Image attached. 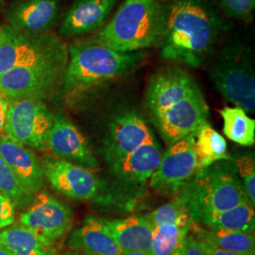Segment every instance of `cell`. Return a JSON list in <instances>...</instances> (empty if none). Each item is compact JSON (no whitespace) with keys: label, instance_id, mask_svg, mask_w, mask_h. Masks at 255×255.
Returning a JSON list of instances; mask_svg holds the SVG:
<instances>
[{"label":"cell","instance_id":"cell-1","mask_svg":"<svg viewBox=\"0 0 255 255\" xmlns=\"http://www.w3.org/2000/svg\"><path fill=\"white\" fill-rule=\"evenodd\" d=\"M160 44L164 59L201 66L217 45L225 25L206 0H168Z\"/></svg>","mask_w":255,"mask_h":255},{"label":"cell","instance_id":"cell-2","mask_svg":"<svg viewBox=\"0 0 255 255\" xmlns=\"http://www.w3.org/2000/svg\"><path fill=\"white\" fill-rule=\"evenodd\" d=\"M165 19L160 0H126L90 39L119 52H137L160 46Z\"/></svg>","mask_w":255,"mask_h":255},{"label":"cell","instance_id":"cell-3","mask_svg":"<svg viewBox=\"0 0 255 255\" xmlns=\"http://www.w3.org/2000/svg\"><path fill=\"white\" fill-rule=\"evenodd\" d=\"M143 57L140 51L119 52L90 38L77 40L68 46L64 92L87 91L116 81L134 69Z\"/></svg>","mask_w":255,"mask_h":255},{"label":"cell","instance_id":"cell-4","mask_svg":"<svg viewBox=\"0 0 255 255\" xmlns=\"http://www.w3.org/2000/svg\"><path fill=\"white\" fill-rule=\"evenodd\" d=\"M179 199L194 223L207 214L250 203L233 160L201 168L182 189Z\"/></svg>","mask_w":255,"mask_h":255},{"label":"cell","instance_id":"cell-5","mask_svg":"<svg viewBox=\"0 0 255 255\" xmlns=\"http://www.w3.org/2000/svg\"><path fill=\"white\" fill-rule=\"evenodd\" d=\"M67 62L68 47L52 32H27L9 26L0 30V75L16 67Z\"/></svg>","mask_w":255,"mask_h":255},{"label":"cell","instance_id":"cell-6","mask_svg":"<svg viewBox=\"0 0 255 255\" xmlns=\"http://www.w3.org/2000/svg\"><path fill=\"white\" fill-rule=\"evenodd\" d=\"M209 76L226 101L246 113H255V72L251 53L245 47H227L211 67Z\"/></svg>","mask_w":255,"mask_h":255},{"label":"cell","instance_id":"cell-7","mask_svg":"<svg viewBox=\"0 0 255 255\" xmlns=\"http://www.w3.org/2000/svg\"><path fill=\"white\" fill-rule=\"evenodd\" d=\"M8 103L3 136L21 146L45 149L54 115L44 101L23 99Z\"/></svg>","mask_w":255,"mask_h":255},{"label":"cell","instance_id":"cell-8","mask_svg":"<svg viewBox=\"0 0 255 255\" xmlns=\"http://www.w3.org/2000/svg\"><path fill=\"white\" fill-rule=\"evenodd\" d=\"M67 63L38 64L10 69L0 75V93L6 101L44 100L64 81Z\"/></svg>","mask_w":255,"mask_h":255},{"label":"cell","instance_id":"cell-9","mask_svg":"<svg viewBox=\"0 0 255 255\" xmlns=\"http://www.w3.org/2000/svg\"><path fill=\"white\" fill-rule=\"evenodd\" d=\"M195 134L192 133L170 145L162 155L159 166L149 182L154 191L164 196L181 194L201 169L195 153Z\"/></svg>","mask_w":255,"mask_h":255},{"label":"cell","instance_id":"cell-10","mask_svg":"<svg viewBox=\"0 0 255 255\" xmlns=\"http://www.w3.org/2000/svg\"><path fill=\"white\" fill-rule=\"evenodd\" d=\"M209 108L198 87L183 100L152 117L164 142L170 146L208 122Z\"/></svg>","mask_w":255,"mask_h":255},{"label":"cell","instance_id":"cell-11","mask_svg":"<svg viewBox=\"0 0 255 255\" xmlns=\"http://www.w3.org/2000/svg\"><path fill=\"white\" fill-rule=\"evenodd\" d=\"M19 220L49 246L67 234L73 224L71 210L46 192L37 195Z\"/></svg>","mask_w":255,"mask_h":255},{"label":"cell","instance_id":"cell-12","mask_svg":"<svg viewBox=\"0 0 255 255\" xmlns=\"http://www.w3.org/2000/svg\"><path fill=\"white\" fill-rule=\"evenodd\" d=\"M42 170L55 190L74 200H91L100 190L97 176L91 169L78 164L59 158H47L43 163Z\"/></svg>","mask_w":255,"mask_h":255},{"label":"cell","instance_id":"cell-13","mask_svg":"<svg viewBox=\"0 0 255 255\" xmlns=\"http://www.w3.org/2000/svg\"><path fill=\"white\" fill-rule=\"evenodd\" d=\"M199 86L186 70L168 66L153 74L146 91V107L151 118L183 100Z\"/></svg>","mask_w":255,"mask_h":255},{"label":"cell","instance_id":"cell-14","mask_svg":"<svg viewBox=\"0 0 255 255\" xmlns=\"http://www.w3.org/2000/svg\"><path fill=\"white\" fill-rule=\"evenodd\" d=\"M153 136L146 121L135 112L120 114L111 122L104 140L107 163L119 162Z\"/></svg>","mask_w":255,"mask_h":255},{"label":"cell","instance_id":"cell-15","mask_svg":"<svg viewBox=\"0 0 255 255\" xmlns=\"http://www.w3.org/2000/svg\"><path fill=\"white\" fill-rule=\"evenodd\" d=\"M46 147L59 159L88 169L98 168L99 163L90 145L81 131L61 115H56L47 136Z\"/></svg>","mask_w":255,"mask_h":255},{"label":"cell","instance_id":"cell-16","mask_svg":"<svg viewBox=\"0 0 255 255\" xmlns=\"http://www.w3.org/2000/svg\"><path fill=\"white\" fill-rule=\"evenodd\" d=\"M118 0H76L60 27L63 37L81 36L103 27Z\"/></svg>","mask_w":255,"mask_h":255},{"label":"cell","instance_id":"cell-17","mask_svg":"<svg viewBox=\"0 0 255 255\" xmlns=\"http://www.w3.org/2000/svg\"><path fill=\"white\" fill-rule=\"evenodd\" d=\"M162 155V148L153 136L110 166L115 176L122 182L139 184L150 179L160 164Z\"/></svg>","mask_w":255,"mask_h":255},{"label":"cell","instance_id":"cell-18","mask_svg":"<svg viewBox=\"0 0 255 255\" xmlns=\"http://www.w3.org/2000/svg\"><path fill=\"white\" fill-rule=\"evenodd\" d=\"M0 156L31 195L44 184V174L36 156L27 146H21L6 136L0 138Z\"/></svg>","mask_w":255,"mask_h":255},{"label":"cell","instance_id":"cell-19","mask_svg":"<svg viewBox=\"0 0 255 255\" xmlns=\"http://www.w3.org/2000/svg\"><path fill=\"white\" fill-rule=\"evenodd\" d=\"M59 15L57 0H20L9 11V27L27 32H46Z\"/></svg>","mask_w":255,"mask_h":255},{"label":"cell","instance_id":"cell-20","mask_svg":"<svg viewBox=\"0 0 255 255\" xmlns=\"http://www.w3.org/2000/svg\"><path fill=\"white\" fill-rule=\"evenodd\" d=\"M105 222L121 251L143 252L150 255L154 226L146 216L105 220Z\"/></svg>","mask_w":255,"mask_h":255},{"label":"cell","instance_id":"cell-21","mask_svg":"<svg viewBox=\"0 0 255 255\" xmlns=\"http://www.w3.org/2000/svg\"><path fill=\"white\" fill-rule=\"evenodd\" d=\"M69 244L87 255H122L105 220L88 218L71 235Z\"/></svg>","mask_w":255,"mask_h":255},{"label":"cell","instance_id":"cell-22","mask_svg":"<svg viewBox=\"0 0 255 255\" xmlns=\"http://www.w3.org/2000/svg\"><path fill=\"white\" fill-rule=\"evenodd\" d=\"M198 223L211 230H226L255 233V209L250 203H241L230 209L207 214Z\"/></svg>","mask_w":255,"mask_h":255},{"label":"cell","instance_id":"cell-23","mask_svg":"<svg viewBox=\"0 0 255 255\" xmlns=\"http://www.w3.org/2000/svg\"><path fill=\"white\" fill-rule=\"evenodd\" d=\"M0 245L12 255H52V246L21 224L0 230Z\"/></svg>","mask_w":255,"mask_h":255},{"label":"cell","instance_id":"cell-24","mask_svg":"<svg viewBox=\"0 0 255 255\" xmlns=\"http://www.w3.org/2000/svg\"><path fill=\"white\" fill-rule=\"evenodd\" d=\"M196 237L220 250L237 255H255V233L196 228Z\"/></svg>","mask_w":255,"mask_h":255},{"label":"cell","instance_id":"cell-25","mask_svg":"<svg viewBox=\"0 0 255 255\" xmlns=\"http://www.w3.org/2000/svg\"><path fill=\"white\" fill-rule=\"evenodd\" d=\"M195 153L200 168L207 167L223 160H233L228 153L224 137L207 123L203 124L195 134Z\"/></svg>","mask_w":255,"mask_h":255},{"label":"cell","instance_id":"cell-26","mask_svg":"<svg viewBox=\"0 0 255 255\" xmlns=\"http://www.w3.org/2000/svg\"><path fill=\"white\" fill-rule=\"evenodd\" d=\"M193 220L189 214L173 223L155 227L150 255H171L181 245L193 227Z\"/></svg>","mask_w":255,"mask_h":255},{"label":"cell","instance_id":"cell-27","mask_svg":"<svg viewBox=\"0 0 255 255\" xmlns=\"http://www.w3.org/2000/svg\"><path fill=\"white\" fill-rule=\"evenodd\" d=\"M223 119V132L240 146H252L255 142V121L239 107H225L219 112Z\"/></svg>","mask_w":255,"mask_h":255},{"label":"cell","instance_id":"cell-28","mask_svg":"<svg viewBox=\"0 0 255 255\" xmlns=\"http://www.w3.org/2000/svg\"><path fill=\"white\" fill-rule=\"evenodd\" d=\"M0 195L9 199L13 205L26 203L31 194L19 182L9 165L0 156Z\"/></svg>","mask_w":255,"mask_h":255},{"label":"cell","instance_id":"cell-29","mask_svg":"<svg viewBox=\"0 0 255 255\" xmlns=\"http://www.w3.org/2000/svg\"><path fill=\"white\" fill-rule=\"evenodd\" d=\"M233 162L237 168V176L246 194L251 205H255V162L254 155H242L233 157Z\"/></svg>","mask_w":255,"mask_h":255},{"label":"cell","instance_id":"cell-30","mask_svg":"<svg viewBox=\"0 0 255 255\" xmlns=\"http://www.w3.org/2000/svg\"><path fill=\"white\" fill-rule=\"evenodd\" d=\"M187 214L188 212L178 198L177 200L170 201L169 203H166L153 212L147 214L146 218L151 222L155 228L164 224L176 222Z\"/></svg>","mask_w":255,"mask_h":255},{"label":"cell","instance_id":"cell-31","mask_svg":"<svg viewBox=\"0 0 255 255\" xmlns=\"http://www.w3.org/2000/svg\"><path fill=\"white\" fill-rule=\"evenodd\" d=\"M224 12L231 18L251 20L255 9V0H219Z\"/></svg>","mask_w":255,"mask_h":255},{"label":"cell","instance_id":"cell-32","mask_svg":"<svg viewBox=\"0 0 255 255\" xmlns=\"http://www.w3.org/2000/svg\"><path fill=\"white\" fill-rule=\"evenodd\" d=\"M171 255H207L201 239L195 235H188Z\"/></svg>","mask_w":255,"mask_h":255},{"label":"cell","instance_id":"cell-33","mask_svg":"<svg viewBox=\"0 0 255 255\" xmlns=\"http://www.w3.org/2000/svg\"><path fill=\"white\" fill-rule=\"evenodd\" d=\"M14 222V205L9 199L0 195V230Z\"/></svg>","mask_w":255,"mask_h":255},{"label":"cell","instance_id":"cell-34","mask_svg":"<svg viewBox=\"0 0 255 255\" xmlns=\"http://www.w3.org/2000/svg\"><path fill=\"white\" fill-rule=\"evenodd\" d=\"M8 104H9L8 101H6V99L0 93V138L3 136V129H4V125H5Z\"/></svg>","mask_w":255,"mask_h":255},{"label":"cell","instance_id":"cell-35","mask_svg":"<svg viewBox=\"0 0 255 255\" xmlns=\"http://www.w3.org/2000/svg\"><path fill=\"white\" fill-rule=\"evenodd\" d=\"M202 243L204 245L207 255H235V254H232V253H229V252H226V251H223V250H220L219 248L213 246V245H211V244L207 243V242L202 241Z\"/></svg>","mask_w":255,"mask_h":255},{"label":"cell","instance_id":"cell-36","mask_svg":"<svg viewBox=\"0 0 255 255\" xmlns=\"http://www.w3.org/2000/svg\"><path fill=\"white\" fill-rule=\"evenodd\" d=\"M122 255H150L143 252H133V251H121Z\"/></svg>","mask_w":255,"mask_h":255},{"label":"cell","instance_id":"cell-37","mask_svg":"<svg viewBox=\"0 0 255 255\" xmlns=\"http://www.w3.org/2000/svg\"><path fill=\"white\" fill-rule=\"evenodd\" d=\"M0 255H12L8 250H6L4 247L0 245Z\"/></svg>","mask_w":255,"mask_h":255},{"label":"cell","instance_id":"cell-38","mask_svg":"<svg viewBox=\"0 0 255 255\" xmlns=\"http://www.w3.org/2000/svg\"><path fill=\"white\" fill-rule=\"evenodd\" d=\"M0 3H1V0H0Z\"/></svg>","mask_w":255,"mask_h":255}]
</instances>
